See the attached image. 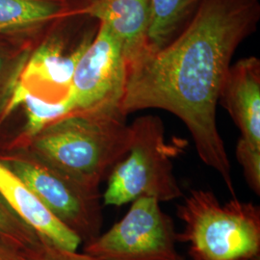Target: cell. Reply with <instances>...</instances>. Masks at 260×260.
<instances>
[{"instance_id":"cell-3","label":"cell","mask_w":260,"mask_h":260,"mask_svg":"<svg viewBox=\"0 0 260 260\" xmlns=\"http://www.w3.org/2000/svg\"><path fill=\"white\" fill-rule=\"evenodd\" d=\"M177 216L192 260H250L260 252V208L233 197L222 205L209 190H192Z\"/></svg>"},{"instance_id":"cell-14","label":"cell","mask_w":260,"mask_h":260,"mask_svg":"<svg viewBox=\"0 0 260 260\" xmlns=\"http://www.w3.org/2000/svg\"><path fill=\"white\" fill-rule=\"evenodd\" d=\"M204 0H151L149 49L166 46L185 27Z\"/></svg>"},{"instance_id":"cell-11","label":"cell","mask_w":260,"mask_h":260,"mask_svg":"<svg viewBox=\"0 0 260 260\" xmlns=\"http://www.w3.org/2000/svg\"><path fill=\"white\" fill-rule=\"evenodd\" d=\"M0 194L19 219L42 241L68 251H77L81 239L59 221L19 177L0 163Z\"/></svg>"},{"instance_id":"cell-20","label":"cell","mask_w":260,"mask_h":260,"mask_svg":"<svg viewBox=\"0 0 260 260\" xmlns=\"http://www.w3.org/2000/svg\"><path fill=\"white\" fill-rule=\"evenodd\" d=\"M69 4H71L75 9L77 10V12H79L82 6H83V2L82 0H65Z\"/></svg>"},{"instance_id":"cell-4","label":"cell","mask_w":260,"mask_h":260,"mask_svg":"<svg viewBox=\"0 0 260 260\" xmlns=\"http://www.w3.org/2000/svg\"><path fill=\"white\" fill-rule=\"evenodd\" d=\"M130 128L129 149L108 175L104 205L121 206L141 197L160 203L181 198L173 164L180 149L166 141L162 120L145 115L133 121Z\"/></svg>"},{"instance_id":"cell-1","label":"cell","mask_w":260,"mask_h":260,"mask_svg":"<svg viewBox=\"0 0 260 260\" xmlns=\"http://www.w3.org/2000/svg\"><path fill=\"white\" fill-rule=\"evenodd\" d=\"M259 0H204L170 43L127 68L124 115L163 109L189 130L201 160L235 197L232 166L217 125V105L232 59L257 30Z\"/></svg>"},{"instance_id":"cell-18","label":"cell","mask_w":260,"mask_h":260,"mask_svg":"<svg viewBox=\"0 0 260 260\" xmlns=\"http://www.w3.org/2000/svg\"><path fill=\"white\" fill-rule=\"evenodd\" d=\"M34 260H103L89 255L79 253L77 251H68L54 247L47 242L42 241L33 251Z\"/></svg>"},{"instance_id":"cell-2","label":"cell","mask_w":260,"mask_h":260,"mask_svg":"<svg viewBox=\"0 0 260 260\" xmlns=\"http://www.w3.org/2000/svg\"><path fill=\"white\" fill-rule=\"evenodd\" d=\"M131 128L120 106L76 111L40 131L22 149L93 188L129 149Z\"/></svg>"},{"instance_id":"cell-12","label":"cell","mask_w":260,"mask_h":260,"mask_svg":"<svg viewBox=\"0 0 260 260\" xmlns=\"http://www.w3.org/2000/svg\"><path fill=\"white\" fill-rule=\"evenodd\" d=\"M75 13L65 0H0V34L35 35Z\"/></svg>"},{"instance_id":"cell-9","label":"cell","mask_w":260,"mask_h":260,"mask_svg":"<svg viewBox=\"0 0 260 260\" xmlns=\"http://www.w3.org/2000/svg\"><path fill=\"white\" fill-rule=\"evenodd\" d=\"M78 14L110 29L121 43L127 68L149 50L151 0H93Z\"/></svg>"},{"instance_id":"cell-22","label":"cell","mask_w":260,"mask_h":260,"mask_svg":"<svg viewBox=\"0 0 260 260\" xmlns=\"http://www.w3.org/2000/svg\"><path fill=\"white\" fill-rule=\"evenodd\" d=\"M250 260H259V257H257V258H254V259H250Z\"/></svg>"},{"instance_id":"cell-19","label":"cell","mask_w":260,"mask_h":260,"mask_svg":"<svg viewBox=\"0 0 260 260\" xmlns=\"http://www.w3.org/2000/svg\"><path fill=\"white\" fill-rule=\"evenodd\" d=\"M33 251L0 236V260H34Z\"/></svg>"},{"instance_id":"cell-7","label":"cell","mask_w":260,"mask_h":260,"mask_svg":"<svg viewBox=\"0 0 260 260\" xmlns=\"http://www.w3.org/2000/svg\"><path fill=\"white\" fill-rule=\"evenodd\" d=\"M126 79L127 64L121 43L103 22H99L73 77L69 94L75 112L121 107Z\"/></svg>"},{"instance_id":"cell-13","label":"cell","mask_w":260,"mask_h":260,"mask_svg":"<svg viewBox=\"0 0 260 260\" xmlns=\"http://www.w3.org/2000/svg\"><path fill=\"white\" fill-rule=\"evenodd\" d=\"M19 106L24 107L26 121L22 133L8 149H22L29 140L32 139L47 125L75 112V104L70 94L60 101L51 102L28 92L18 82L5 106L4 116L9 115Z\"/></svg>"},{"instance_id":"cell-21","label":"cell","mask_w":260,"mask_h":260,"mask_svg":"<svg viewBox=\"0 0 260 260\" xmlns=\"http://www.w3.org/2000/svg\"><path fill=\"white\" fill-rule=\"evenodd\" d=\"M93 0H82V2H83V6H82V8H83V7H85L86 5L90 4L91 2H93ZM82 8H81V9H82Z\"/></svg>"},{"instance_id":"cell-8","label":"cell","mask_w":260,"mask_h":260,"mask_svg":"<svg viewBox=\"0 0 260 260\" xmlns=\"http://www.w3.org/2000/svg\"><path fill=\"white\" fill-rule=\"evenodd\" d=\"M76 14L57 21L47 30L43 43L31 51L18 81L28 92L51 102L60 101L70 93L76 65L99 25L94 21L84 30L75 46L69 47L68 28Z\"/></svg>"},{"instance_id":"cell-10","label":"cell","mask_w":260,"mask_h":260,"mask_svg":"<svg viewBox=\"0 0 260 260\" xmlns=\"http://www.w3.org/2000/svg\"><path fill=\"white\" fill-rule=\"evenodd\" d=\"M219 102L241 132L242 139L260 148V60L251 56L231 65Z\"/></svg>"},{"instance_id":"cell-15","label":"cell","mask_w":260,"mask_h":260,"mask_svg":"<svg viewBox=\"0 0 260 260\" xmlns=\"http://www.w3.org/2000/svg\"><path fill=\"white\" fill-rule=\"evenodd\" d=\"M30 53L27 48L19 51L18 48H12L7 44H0V93L2 102L8 103Z\"/></svg>"},{"instance_id":"cell-6","label":"cell","mask_w":260,"mask_h":260,"mask_svg":"<svg viewBox=\"0 0 260 260\" xmlns=\"http://www.w3.org/2000/svg\"><path fill=\"white\" fill-rule=\"evenodd\" d=\"M177 241L175 223L160 202L141 197L121 221L86 243L84 252L103 260H184Z\"/></svg>"},{"instance_id":"cell-5","label":"cell","mask_w":260,"mask_h":260,"mask_svg":"<svg viewBox=\"0 0 260 260\" xmlns=\"http://www.w3.org/2000/svg\"><path fill=\"white\" fill-rule=\"evenodd\" d=\"M0 163L27 186L56 218L88 243L101 234L103 211L99 188L67 176L27 149H8Z\"/></svg>"},{"instance_id":"cell-17","label":"cell","mask_w":260,"mask_h":260,"mask_svg":"<svg viewBox=\"0 0 260 260\" xmlns=\"http://www.w3.org/2000/svg\"><path fill=\"white\" fill-rule=\"evenodd\" d=\"M236 157L243 169L248 185L255 194L259 195L260 148L240 138L236 146Z\"/></svg>"},{"instance_id":"cell-16","label":"cell","mask_w":260,"mask_h":260,"mask_svg":"<svg viewBox=\"0 0 260 260\" xmlns=\"http://www.w3.org/2000/svg\"><path fill=\"white\" fill-rule=\"evenodd\" d=\"M0 236L20 247L35 250L42 240L23 223L0 194Z\"/></svg>"}]
</instances>
